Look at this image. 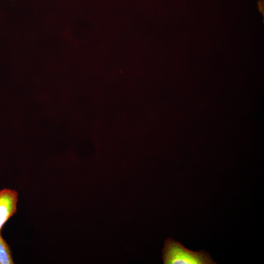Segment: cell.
<instances>
[{
	"mask_svg": "<svg viewBox=\"0 0 264 264\" xmlns=\"http://www.w3.org/2000/svg\"><path fill=\"white\" fill-rule=\"evenodd\" d=\"M164 264H215L210 255L204 251H193L180 243L168 238L162 250Z\"/></svg>",
	"mask_w": 264,
	"mask_h": 264,
	"instance_id": "obj_1",
	"label": "cell"
},
{
	"mask_svg": "<svg viewBox=\"0 0 264 264\" xmlns=\"http://www.w3.org/2000/svg\"><path fill=\"white\" fill-rule=\"evenodd\" d=\"M12 252L9 245L0 233V264H13Z\"/></svg>",
	"mask_w": 264,
	"mask_h": 264,
	"instance_id": "obj_3",
	"label": "cell"
},
{
	"mask_svg": "<svg viewBox=\"0 0 264 264\" xmlns=\"http://www.w3.org/2000/svg\"><path fill=\"white\" fill-rule=\"evenodd\" d=\"M18 193L15 190H0V233L4 224L17 212Z\"/></svg>",
	"mask_w": 264,
	"mask_h": 264,
	"instance_id": "obj_2",
	"label": "cell"
}]
</instances>
